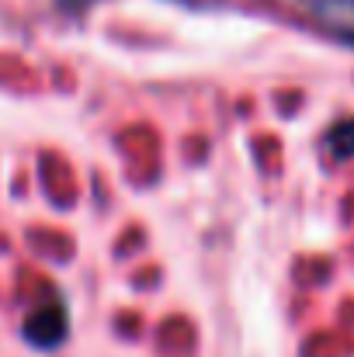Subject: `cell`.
Returning <instances> with one entry per match:
<instances>
[{"label": "cell", "mask_w": 354, "mask_h": 357, "mask_svg": "<svg viewBox=\"0 0 354 357\" xmlns=\"http://www.w3.org/2000/svg\"><path fill=\"white\" fill-rule=\"evenodd\" d=\"M327 149L337 156V160H354V119L341 121L330 128L327 135Z\"/></svg>", "instance_id": "3957f363"}, {"label": "cell", "mask_w": 354, "mask_h": 357, "mask_svg": "<svg viewBox=\"0 0 354 357\" xmlns=\"http://www.w3.org/2000/svg\"><path fill=\"white\" fill-rule=\"evenodd\" d=\"M306 10L334 38L354 45V0H306Z\"/></svg>", "instance_id": "7a4b0ae2"}, {"label": "cell", "mask_w": 354, "mask_h": 357, "mask_svg": "<svg viewBox=\"0 0 354 357\" xmlns=\"http://www.w3.org/2000/svg\"><path fill=\"white\" fill-rule=\"evenodd\" d=\"M66 333H70V316H66V305L63 302H45V305H38L24 319V337L38 351L59 347L66 340Z\"/></svg>", "instance_id": "6da1fadb"}]
</instances>
